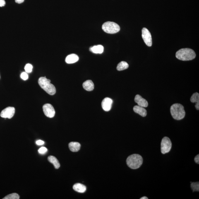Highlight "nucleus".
<instances>
[{
	"mask_svg": "<svg viewBox=\"0 0 199 199\" xmlns=\"http://www.w3.org/2000/svg\"><path fill=\"white\" fill-rule=\"evenodd\" d=\"M38 83L41 88L50 95L55 94L56 90L55 87L51 83V80L46 77H41L39 79Z\"/></svg>",
	"mask_w": 199,
	"mask_h": 199,
	"instance_id": "nucleus-2",
	"label": "nucleus"
},
{
	"mask_svg": "<svg viewBox=\"0 0 199 199\" xmlns=\"http://www.w3.org/2000/svg\"><path fill=\"white\" fill-rule=\"evenodd\" d=\"M80 144L77 142H71L69 144V147L70 150L73 152H78L80 150Z\"/></svg>",
	"mask_w": 199,
	"mask_h": 199,
	"instance_id": "nucleus-14",
	"label": "nucleus"
},
{
	"mask_svg": "<svg viewBox=\"0 0 199 199\" xmlns=\"http://www.w3.org/2000/svg\"><path fill=\"white\" fill-rule=\"evenodd\" d=\"M32 68H33V67H32V65L30 64V63L27 64L25 65V72L27 73H31L32 71Z\"/></svg>",
	"mask_w": 199,
	"mask_h": 199,
	"instance_id": "nucleus-23",
	"label": "nucleus"
},
{
	"mask_svg": "<svg viewBox=\"0 0 199 199\" xmlns=\"http://www.w3.org/2000/svg\"><path fill=\"white\" fill-rule=\"evenodd\" d=\"M36 143L37 145H42L44 143V142L42 140H37Z\"/></svg>",
	"mask_w": 199,
	"mask_h": 199,
	"instance_id": "nucleus-26",
	"label": "nucleus"
},
{
	"mask_svg": "<svg viewBox=\"0 0 199 199\" xmlns=\"http://www.w3.org/2000/svg\"><path fill=\"white\" fill-rule=\"evenodd\" d=\"M15 110L13 107H8L1 111L0 116L3 118L11 119L14 115Z\"/></svg>",
	"mask_w": 199,
	"mask_h": 199,
	"instance_id": "nucleus-9",
	"label": "nucleus"
},
{
	"mask_svg": "<svg viewBox=\"0 0 199 199\" xmlns=\"http://www.w3.org/2000/svg\"><path fill=\"white\" fill-rule=\"evenodd\" d=\"M113 101L109 97H106L103 100L102 103L103 109L106 111H109L111 109Z\"/></svg>",
	"mask_w": 199,
	"mask_h": 199,
	"instance_id": "nucleus-10",
	"label": "nucleus"
},
{
	"mask_svg": "<svg viewBox=\"0 0 199 199\" xmlns=\"http://www.w3.org/2000/svg\"><path fill=\"white\" fill-rule=\"evenodd\" d=\"M48 160L49 162L52 164L54 165L55 168L56 169H59L60 167V164L59 161L56 158L52 156H50L48 157Z\"/></svg>",
	"mask_w": 199,
	"mask_h": 199,
	"instance_id": "nucleus-17",
	"label": "nucleus"
},
{
	"mask_svg": "<svg viewBox=\"0 0 199 199\" xmlns=\"http://www.w3.org/2000/svg\"><path fill=\"white\" fill-rule=\"evenodd\" d=\"M190 101L192 103H196L195 107L197 110H199V94L198 93H194L191 96Z\"/></svg>",
	"mask_w": 199,
	"mask_h": 199,
	"instance_id": "nucleus-18",
	"label": "nucleus"
},
{
	"mask_svg": "<svg viewBox=\"0 0 199 199\" xmlns=\"http://www.w3.org/2000/svg\"><path fill=\"white\" fill-rule=\"evenodd\" d=\"M3 199H20L19 195L18 194L14 193L12 194H10L6 197H5Z\"/></svg>",
	"mask_w": 199,
	"mask_h": 199,
	"instance_id": "nucleus-21",
	"label": "nucleus"
},
{
	"mask_svg": "<svg viewBox=\"0 0 199 199\" xmlns=\"http://www.w3.org/2000/svg\"><path fill=\"white\" fill-rule=\"evenodd\" d=\"M134 100L135 102L138 104L139 106L143 107H147L148 106V102L146 100L143 99L139 94H137L135 96Z\"/></svg>",
	"mask_w": 199,
	"mask_h": 199,
	"instance_id": "nucleus-11",
	"label": "nucleus"
},
{
	"mask_svg": "<svg viewBox=\"0 0 199 199\" xmlns=\"http://www.w3.org/2000/svg\"><path fill=\"white\" fill-rule=\"evenodd\" d=\"M172 147V143L167 137H164L162 139L161 143V151L164 154L170 151Z\"/></svg>",
	"mask_w": 199,
	"mask_h": 199,
	"instance_id": "nucleus-6",
	"label": "nucleus"
},
{
	"mask_svg": "<svg viewBox=\"0 0 199 199\" xmlns=\"http://www.w3.org/2000/svg\"><path fill=\"white\" fill-rule=\"evenodd\" d=\"M6 4L5 1V0H0V7L4 6Z\"/></svg>",
	"mask_w": 199,
	"mask_h": 199,
	"instance_id": "nucleus-27",
	"label": "nucleus"
},
{
	"mask_svg": "<svg viewBox=\"0 0 199 199\" xmlns=\"http://www.w3.org/2000/svg\"><path fill=\"white\" fill-rule=\"evenodd\" d=\"M44 114L47 117L52 118L55 115L56 111L54 107L50 104H46L43 106Z\"/></svg>",
	"mask_w": 199,
	"mask_h": 199,
	"instance_id": "nucleus-8",
	"label": "nucleus"
},
{
	"mask_svg": "<svg viewBox=\"0 0 199 199\" xmlns=\"http://www.w3.org/2000/svg\"><path fill=\"white\" fill-rule=\"evenodd\" d=\"M21 78L24 80H26L28 79L29 78V76L28 74L26 72H23V73H21L20 75Z\"/></svg>",
	"mask_w": 199,
	"mask_h": 199,
	"instance_id": "nucleus-24",
	"label": "nucleus"
},
{
	"mask_svg": "<svg viewBox=\"0 0 199 199\" xmlns=\"http://www.w3.org/2000/svg\"><path fill=\"white\" fill-rule=\"evenodd\" d=\"M47 151V149L46 147H42L39 149L38 152L39 153L41 154H44L46 153Z\"/></svg>",
	"mask_w": 199,
	"mask_h": 199,
	"instance_id": "nucleus-25",
	"label": "nucleus"
},
{
	"mask_svg": "<svg viewBox=\"0 0 199 199\" xmlns=\"http://www.w3.org/2000/svg\"><path fill=\"white\" fill-rule=\"evenodd\" d=\"M148 199V198L146 197H142V198H140V199Z\"/></svg>",
	"mask_w": 199,
	"mask_h": 199,
	"instance_id": "nucleus-30",
	"label": "nucleus"
},
{
	"mask_svg": "<svg viewBox=\"0 0 199 199\" xmlns=\"http://www.w3.org/2000/svg\"><path fill=\"white\" fill-rule=\"evenodd\" d=\"M134 111L143 117H145L147 115V111L145 108L141 106H135L133 108Z\"/></svg>",
	"mask_w": 199,
	"mask_h": 199,
	"instance_id": "nucleus-12",
	"label": "nucleus"
},
{
	"mask_svg": "<svg viewBox=\"0 0 199 199\" xmlns=\"http://www.w3.org/2000/svg\"><path fill=\"white\" fill-rule=\"evenodd\" d=\"M142 36L146 44L149 47H151L152 44V36L148 29L146 28L142 29Z\"/></svg>",
	"mask_w": 199,
	"mask_h": 199,
	"instance_id": "nucleus-7",
	"label": "nucleus"
},
{
	"mask_svg": "<svg viewBox=\"0 0 199 199\" xmlns=\"http://www.w3.org/2000/svg\"><path fill=\"white\" fill-rule=\"evenodd\" d=\"M129 67L128 63L125 61H121V62L118 63L116 69L118 71H123L127 69Z\"/></svg>",
	"mask_w": 199,
	"mask_h": 199,
	"instance_id": "nucleus-20",
	"label": "nucleus"
},
{
	"mask_svg": "<svg viewBox=\"0 0 199 199\" xmlns=\"http://www.w3.org/2000/svg\"><path fill=\"white\" fill-rule=\"evenodd\" d=\"M126 164L128 167L133 169L140 168L143 163V159L138 154H133L128 157L126 159Z\"/></svg>",
	"mask_w": 199,
	"mask_h": 199,
	"instance_id": "nucleus-4",
	"label": "nucleus"
},
{
	"mask_svg": "<svg viewBox=\"0 0 199 199\" xmlns=\"http://www.w3.org/2000/svg\"><path fill=\"white\" fill-rule=\"evenodd\" d=\"M194 161L197 164H199V155H198L195 157L194 158Z\"/></svg>",
	"mask_w": 199,
	"mask_h": 199,
	"instance_id": "nucleus-28",
	"label": "nucleus"
},
{
	"mask_svg": "<svg viewBox=\"0 0 199 199\" xmlns=\"http://www.w3.org/2000/svg\"><path fill=\"white\" fill-rule=\"evenodd\" d=\"M170 113L173 118L177 120L183 119L186 115L184 107L179 103L174 104L171 106Z\"/></svg>",
	"mask_w": 199,
	"mask_h": 199,
	"instance_id": "nucleus-3",
	"label": "nucleus"
},
{
	"mask_svg": "<svg viewBox=\"0 0 199 199\" xmlns=\"http://www.w3.org/2000/svg\"><path fill=\"white\" fill-rule=\"evenodd\" d=\"M176 57L180 60H192L196 57V54L193 50L188 48L179 50L176 53Z\"/></svg>",
	"mask_w": 199,
	"mask_h": 199,
	"instance_id": "nucleus-1",
	"label": "nucleus"
},
{
	"mask_svg": "<svg viewBox=\"0 0 199 199\" xmlns=\"http://www.w3.org/2000/svg\"><path fill=\"white\" fill-rule=\"evenodd\" d=\"M73 188L75 191L80 193H83L86 191V187L80 183H76L73 185Z\"/></svg>",
	"mask_w": 199,
	"mask_h": 199,
	"instance_id": "nucleus-16",
	"label": "nucleus"
},
{
	"mask_svg": "<svg viewBox=\"0 0 199 199\" xmlns=\"http://www.w3.org/2000/svg\"><path fill=\"white\" fill-rule=\"evenodd\" d=\"M102 29L104 32L109 34H115L120 31V27L114 22H107L102 25Z\"/></svg>",
	"mask_w": 199,
	"mask_h": 199,
	"instance_id": "nucleus-5",
	"label": "nucleus"
},
{
	"mask_svg": "<svg viewBox=\"0 0 199 199\" xmlns=\"http://www.w3.org/2000/svg\"><path fill=\"white\" fill-rule=\"evenodd\" d=\"M83 87L85 90L91 91L94 89V84L91 80H87L84 82Z\"/></svg>",
	"mask_w": 199,
	"mask_h": 199,
	"instance_id": "nucleus-15",
	"label": "nucleus"
},
{
	"mask_svg": "<svg viewBox=\"0 0 199 199\" xmlns=\"http://www.w3.org/2000/svg\"><path fill=\"white\" fill-rule=\"evenodd\" d=\"M79 59V58L77 55L71 54L67 56L66 59V62L68 64H71L77 62Z\"/></svg>",
	"mask_w": 199,
	"mask_h": 199,
	"instance_id": "nucleus-13",
	"label": "nucleus"
},
{
	"mask_svg": "<svg viewBox=\"0 0 199 199\" xmlns=\"http://www.w3.org/2000/svg\"><path fill=\"white\" fill-rule=\"evenodd\" d=\"M191 188L193 192L199 191V182L192 183L191 184Z\"/></svg>",
	"mask_w": 199,
	"mask_h": 199,
	"instance_id": "nucleus-22",
	"label": "nucleus"
},
{
	"mask_svg": "<svg viewBox=\"0 0 199 199\" xmlns=\"http://www.w3.org/2000/svg\"><path fill=\"white\" fill-rule=\"evenodd\" d=\"M15 2L16 3H19V4H20L24 2V1H25V0H15Z\"/></svg>",
	"mask_w": 199,
	"mask_h": 199,
	"instance_id": "nucleus-29",
	"label": "nucleus"
},
{
	"mask_svg": "<svg viewBox=\"0 0 199 199\" xmlns=\"http://www.w3.org/2000/svg\"><path fill=\"white\" fill-rule=\"evenodd\" d=\"M90 50L91 52L95 54H102L103 52L104 47L102 46L99 45L91 47Z\"/></svg>",
	"mask_w": 199,
	"mask_h": 199,
	"instance_id": "nucleus-19",
	"label": "nucleus"
}]
</instances>
